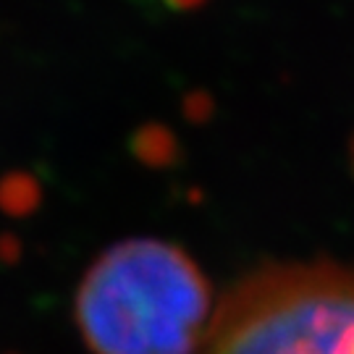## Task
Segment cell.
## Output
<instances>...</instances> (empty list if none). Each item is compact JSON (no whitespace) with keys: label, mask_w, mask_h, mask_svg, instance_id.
<instances>
[{"label":"cell","mask_w":354,"mask_h":354,"mask_svg":"<svg viewBox=\"0 0 354 354\" xmlns=\"http://www.w3.org/2000/svg\"><path fill=\"white\" fill-rule=\"evenodd\" d=\"M200 354H354V268L254 273L218 307Z\"/></svg>","instance_id":"cell-2"},{"label":"cell","mask_w":354,"mask_h":354,"mask_svg":"<svg viewBox=\"0 0 354 354\" xmlns=\"http://www.w3.org/2000/svg\"><path fill=\"white\" fill-rule=\"evenodd\" d=\"M76 320L95 354H200L210 333V286L187 252L129 239L89 268Z\"/></svg>","instance_id":"cell-1"}]
</instances>
